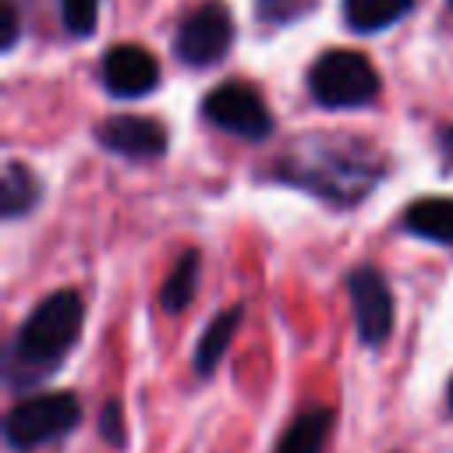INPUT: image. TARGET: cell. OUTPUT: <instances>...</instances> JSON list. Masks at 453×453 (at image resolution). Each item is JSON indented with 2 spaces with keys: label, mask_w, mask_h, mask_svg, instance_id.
Returning a JSON list of instances; mask_svg holds the SVG:
<instances>
[{
  "label": "cell",
  "mask_w": 453,
  "mask_h": 453,
  "mask_svg": "<svg viewBox=\"0 0 453 453\" xmlns=\"http://www.w3.org/2000/svg\"><path fill=\"white\" fill-rule=\"evenodd\" d=\"M81 329V297L74 290H57L42 297L21 322L11 347V382L25 386L50 375L64 354L74 347Z\"/></svg>",
  "instance_id": "6da1fadb"
},
{
  "label": "cell",
  "mask_w": 453,
  "mask_h": 453,
  "mask_svg": "<svg viewBox=\"0 0 453 453\" xmlns=\"http://www.w3.org/2000/svg\"><path fill=\"white\" fill-rule=\"evenodd\" d=\"M297 156L301 159H294L287 166V173L297 177L304 188H315L329 202H357V195H365L375 184L372 152H354L350 145L326 149V145H311V138H304Z\"/></svg>",
  "instance_id": "7a4b0ae2"
},
{
  "label": "cell",
  "mask_w": 453,
  "mask_h": 453,
  "mask_svg": "<svg viewBox=\"0 0 453 453\" xmlns=\"http://www.w3.org/2000/svg\"><path fill=\"white\" fill-rule=\"evenodd\" d=\"M308 88L329 110H354L379 96V71L357 50H326L308 71Z\"/></svg>",
  "instance_id": "3957f363"
},
{
  "label": "cell",
  "mask_w": 453,
  "mask_h": 453,
  "mask_svg": "<svg viewBox=\"0 0 453 453\" xmlns=\"http://www.w3.org/2000/svg\"><path fill=\"white\" fill-rule=\"evenodd\" d=\"M78 418H81V411L71 393H39L7 411L4 435L11 446L28 449V446H42V442L71 432L78 425Z\"/></svg>",
  "instance_id": "277c9868"
},
{
  "label": "cell",
  "mask_w": 453,
  "mask_h": 453,
  "mask_svg": "<svg viewBox=\"0 0 453 453\" xmlns=\"http://www.w3.org/2000/svg\"><path fill=\"white\" fill-rule=\"evenodd\" d=\"M202 113L209 124L237 134V138H248V142H262L269 131H273V117H269V106L262 103V96L244 85V81H223L216 85L205 99H202Z\"/></svg>",
  "instance_id": "5b68a950"
},
{
  "label": "cell",
  "mask_w": 453,
  "mask_h": 453,
  "mask_svg": "<svg viewBox=\"0 0 453 453\" xmlns=\"http://www.w3.org/2000/svg\"><path fill=\"white\" fill-rule=\"evenodd\" d=\"M230 42H234V18L219 0H209L180 21L173 35V53L188 67H209L230 50Z\"/></svg>",
  "instance_id": "8992f818"
},
{
  "label": "cell",
  "mask_w": 453,
  "mask_h": 453,
  "mask_svg": "<svg viewBox=\"0 0 453 453\" xmlns=\"http://www.w3.org/2000/svg\"><path fill=\"white\" fill-rule=\"evenodd\" d=\"M347 287H350V304H354V322H357L361 343L379 347L393 329V297H389L382 273L372 265H357L347 276Z\"/></svg>",
  "instance_id": "52a82bcc"
},
{
  "label": "cell",
  "mask_w": 453,
  "mask_h": 453,
  "mask_svg": "<svg viewBox=\"0 0 453 453\" xmlns=\"http://www.w3.org/2000/svg\"><path fill=\"white\" fill-rule=\"evenodd\" d=\"M103 85L110 96H120V99L149 96L159 85V64L149 50L134 42L110 46L103 57Z\"/></svg>",
  "instance_id": "ba28073f"
},
{
  "label": "cell",
  "mask_w": 453,
  "mask_h": 453,
  "mask_svg": "<svg viewBox=\"0 0 453 453\" xmlns=\"http://www.w3.org/2000/svg\"><path fill=\"white\" fill-rule=\"evenodd\" d=\"M96 142L127 159H152L166 152V127L152 117H110L96 127Z\"/></svg>",
  "instance_id": "9c48e42d"
},
{
  "label": "cell",
  "mask_w": 453,
  "mask_h": 453,
  "mask_svg": "<svg viewBox=\"0 0 453 453\" xmlns=\"http://www.w3.org/2000/svg\"><path fill=\"white\" fill-rule=\"evenodd\" d=\"M403 226L414 237H425L435 244H453V198L432 195V198L411 202L403 212Z\"/></svg>",
  "instance_id": "30bf717a"
},
{
  "label": "cell",
  "mask_w": 453,
  "mask_h": 453,
  "mask_svg": "<svg viewBox=\"0 0 453 453\" xmlns=\"http://www.w3.org/2000/svg\"><path fill=\"white\" fill-rule=\"evenodd\" d=\"M329 428H333V411L329 407H308L283 428L273 453H322Z\"/></svg>",
  "instance_id": "8fae6325"
},
{
  "label": "cell",
  "mask_w": 453,
  "mask_h": 453,
  "mask_svg": "<svg viewBox=\"0 0 453 453\" xmlns=\"http://www.w3.org/2000/svg\"><path fill=\"white\" fill-rule=\"evenodd\" d=\"M414 0H343V21L354 32H382L411 11Z\"/></svg>",
  "instance_id": "7c38bea8"
},
{
  "label": "cell",
  "mask_w": 453,
  "mask_h": 453,
  "mask_svg": "<svg viewBox=\"0 0 453 453\" xmlns=\"http://www.w3.org/2000/svg\"><path fill=\"white\" fill-rule=\"evenodd\" d=\"M237 322H241V304L219 311V315L205 326V333H202V340H198V347H195V372L209 375V372L219 365V357L226 354V343H230L234 333H237Z\"/></svg>",
  "instance_id": "4fadbf2b"
},
{
  "label": "cell",
  "mask_w": 453,
  "mask_h": 453,
  "mask_svg": "<svg viewBox=\"0 0 453 453\" xmlns=\"http://www.w3.org/2000/svg\"><path fill=\"white\" fill-rule=\"evenodd\" d=\"M198 269H202V258L198 251H184L177 258V265L170 269V276L163 280V290H159V304L163 311H184L195 297V287H198Z\"/></svg>",
  "instance_id": "5bb4252c"
},
{
  "label": "cell",
  "mask_w": 453,
  "mask_h": 453,
  "mask_svg": "<svg viewBox=\"0 0 453 453\" xmlns=\"http://www.w3.org/2000/svg\"><path fill=\"white\" fill-rule=\"evenodd\" d=\"M0 198H4V216L18 219L21 212H28L39 198V180L28 166L21 163H7L4 166V184H0Z\"/></svg>",
  "instance_id": "9a60e30c"
},
{
  "label": "cell",
  "mask_w": 453,
  "mask_h": 453,
  "mask_svg": "<svg viewBox=\"0 0 453 453\" xmlns=\"http://www.w3.org/2000/svg\"><path fill=\"white\" fill-rule=\"evenodd\" d=\"M60 18L71 35H92L99 18V0H60Z\"/></svg>",
  "instance_id": "2e32d148"
},
{
  "label": "cell",
  "mask_w": 453,
  "mask_h": 453,
  "mask_svg": "<svg viewBox=\"0 0 453 453\" xmlns=\"http://www.w3.org/2000/svg\"><path fill=\"white\" fill-rule=\"evenodd\" d=\"M103 439L120 446L124 442V425H120V403H106L103 407Z\"/></svg>",
  "instance_id": "e0dca14e"
},
{
  "label": "cell",
  "mask_w": 453,
  "mask_h": 453,
  "mask_svg": "<svg viewBox=\"0 0 453 453\" xmlns=\"http://www.w3.org/2000/svg\"><path fill=\"white\" fill-rule=\"evenodd\" d=\"M0 32H4L0 46H4V50H11V46L18 42V14H14V7H11L7 0L0 4Z\"/></svg>",
  "instance_id": "ac0fdd59"
},
{
  "label": "cell",
  "mask_w": 453,
  "mask_h": 453,
  "mask_svg": "<svg viewBox=\"0 0 453 453\" xmlns=\"http://www.w3.org/2000/svg\"><path fill=\"white\" fill-rule=\"evenodd\" d=\"M446 400H449V411H453V379H449V393H446Z\"/></svg>",
  "instance_id": "d6986e66"
}]
</instances>
